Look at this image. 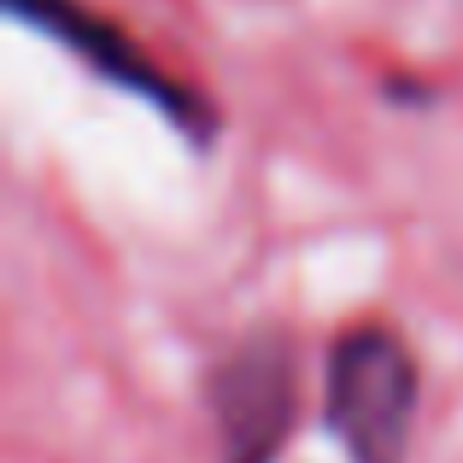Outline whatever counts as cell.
<instances>
[{"label": "cell", "mask_w": 463, "mask_h": 463, "mask_svg": "<svg viewBox=\"0 0 463 463\" xmlns=\"http://www.w3.org/2000/svg\"><path fill=\"white\" fill-rule=\"evenodd\" d=\"M12 12H18L24 24H35V30H47L53 42H65L71 53L82 59V65H94L106 82H118V89L141 94V100H153L165 118H176V124L188 129H205V112L200 100H194L188 89H176V82L165 77V71L153 65L147 53H141L136 42H129L124 30H112L106 18H94L89 6H77V0H6Z\"/></svg>", "instance_id": "3"}, {"label": "cell", "mask_w": 463, "mask_h": 463, "mask_svg": "<svg viewBox=\"0 0 463 463\" xmlns=\"http://www.w3.org/2000/svg\"><path fill=\"white\" fill-rule=\"evenodd\" d=\"M223 463H276L294 429V352L282 335H252L212 375Z\"/></svg>", "instance_id": "2"}, {"label": "cell", "mask_w": 463, "mask_h": 463, "mask_svg": "<svg viewBox=\"0 0 463 463\" xmlns=\"http://www.w3.org/2000/svg\"><path fill=\"white\" fill-rule=\"evenodd\" d=\"M323 375V422L340 440L346 463H405L422 393L405 340L387 323H352L346 335H335Z\"/></svg>", "instance_id": "1"}]
</instances>
